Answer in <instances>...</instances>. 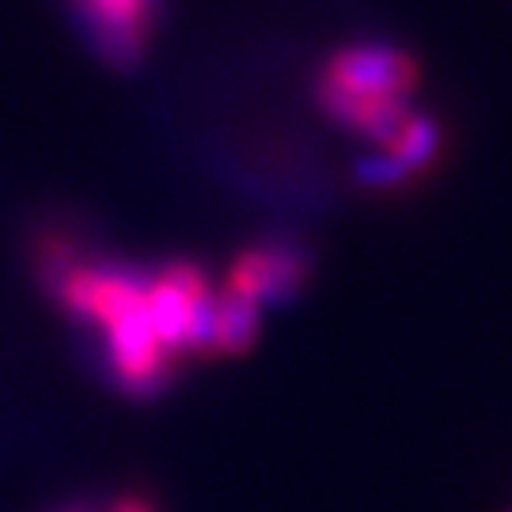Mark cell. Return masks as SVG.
Returning a JSON list of instances; mask_svg holds the SVG:
<instances>
[{"label":"cell","mask_w":512,"mask_h":512,"mask_svg":"<svg viewBox=\"0 0 512 512\" xmlns=\"http://www.w3.org/2000/svg\"><path fill=\"white\" fill-rule=\"evenodd\" d=\"M418 84L414 57L391 46H349L327 61L323 107L357 133L387 141L410 118L406 99Z\"/></svg>","instance_id":"1"},{"label":"cell","mask_w":512,"mask_h":512,"mask_svg":"<svg viewBox=\"0 0 512 512\" xmlns=\"http://www.w3.org/2000/svg\"><path fill=\"white\" fill-rule=\"evenodd\" d=\"M304 274H308V258L300 255L293 243H262L232 262L224 293L251 308H262V304L285 300L304 281Z\"/></svg>","instance_id":"2"},{"label":"cell","mask_w":512,"mask_h":512,"mask_svg":"<svg viewBox=\"0 0 512 512\" xmlns=\"http://www.w3.org/2000/svg\"><path fill=\"white\" fill-rule=\"evenodd\" d=\"M92 19L95 35L114 61H133L141 54L148 23V0H80Z\"/></svg>","instance_id":"3"},{"label":"cell","mask_w":512,"mask_h":512,"mask_svg":"<svg viewBox=\"0 0 512 512\" xmlns=\"http://www.w3.org/2000/svg\"><path fill=\"white\" fill-rule=\"evenodd\" d=\"M110 512H152V505H148V501H141V497H122V501H118Z\"/></svg>","instance_id":"4"}]
</instances>
